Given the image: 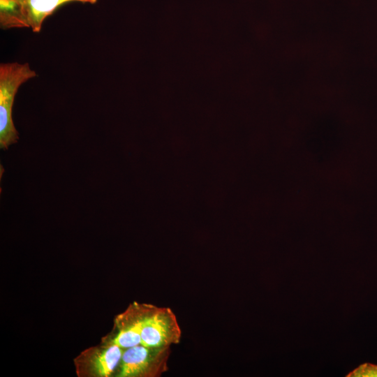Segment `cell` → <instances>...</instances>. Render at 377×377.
<instances>
[{"mask_svg":"<svg viewBox=\"0 0 377 377\" xmlns=\"http://www.w3.org/2000/svg\"><path fill=\"white\" fill-rule=\"evenodd\" d=\"M155 305L134 301L113 320L110 332L101 340L115 343L123 348L141 344V332L145 320Z\"/></svg>","mask_w":377,"mask_h":377,"instance_id":"277c9868","label":"cell"},{"mask_svg":"<svg viewBox=\"0 0 377 377\" xmlns=\"http://www.w3.org/2000/svg\"><path fill=\"white\" fill-rule=\"evenodd\" d=\"M182 330L173 311L169 307L155 306L145 321L141 344L151 347H171L178 344Z\"/></svg>","mask_w":377,"mask_h":377,"instance_id":"5b68a950","label":"cell"},{"mask_svg":"<svg viewBox=\"0 0 377 377\" xmlns=\"http://www.w3.org/2000/svg\"><path fill=\"white\" fill-rule=\"evenodd\" d=\"M347 377H377V365L364 364L347 375Z\"/></svg>","mask_w":377,"mask_h":377,"instance_id":"ba28073f","label":"cell"},{"mask_svg":"<svg viewBox=\"0 0 377 377\" xmlns=\"http://www.w3.org/2000/svg\"><path fill=\"white\" fill-rule=\"evenodd\" d=\"M124 350L119 346L103 340L84 349L73 359L77 376L114 377Z\"/></svg>","mask_w":377,"mask_h":377,"instance_id":"3957f363","label":"cell"},{"mask_svg":"<svg viewBox=\"0 0 377 377\" xmlns=\"http://www.w3.org/2000/svg\"><path fill=\"white\" fill-rule=\"evenodd\" d=\"M171 347L139 344L125 348L114 377H160L168 370Z\"/></svg>","mask_w":377,"mask_h":377,"instance_id":"7a4b0ae2","label":"cell"},{"mask_svg":"<svg viewBox=\"0 0 377 377\" xmlns=\"http://www.w3.org/2000/svg\"><path fill=\"white\" fill-rule=\"evenodd\" d=\"M0 27L3 30L29 28L24 0H0Z\"/></svg>","mask_w":377,"mask_h":377,"instance_id":"52a82bcc","label":"cell"},{"mask_svg":"<svg viewBox=\"0 0 377 377\" xmlns=\"http://www.w3.org/2000/svg\"><path fill=\"white\" fill-rule=\"evenodd\" d=\"M37 76L28 63L0 65V147L6 149L19 139L12 118L15 97L20 87Z\"/></svg>","mask_w":377,"mask_h":377,"instance_id":"6da1fadb","label":"cell"},{"mask_svg":"<svg viewBox=\"0 0 377 377\" xmlns=\"http://www.w3.org/2000/svg\"><path fill=\"white\" fill-rule=\"evenodd\" d=\"M29 28L33 32H40L45 20L61 5L70 2L96 3L97 0H24Z\"/></svg>","mask_w":377,"mask_h":377,"instance_id":"8992f818","label":"cell"}]
</instances>
